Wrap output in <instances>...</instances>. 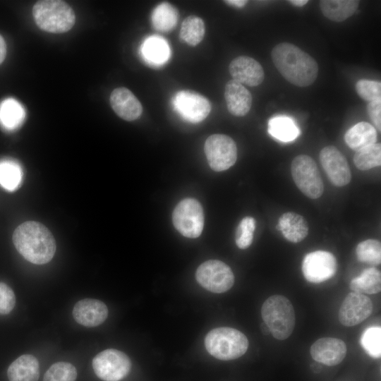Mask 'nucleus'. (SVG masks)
Here are the masks:
<instances>
[{
	"label": "nucleus",
	"mask_w": 381,
	"mask_h": 381,
	"mask_svg": "<svg viewBox=\"0 0 381 381\" xmlns=\"http://www.w3.org/2000/svg\"><path fill=\"white\" fill-rule=\"evenodd\" d=\"M255 220L253 217H246L240 222L236 232V244L240 249L248 248L253 241Z\"/></svg>",
	"instance_id": "obj_35"
},
{
	"label": "nucleus",
	"mask_w": 381,
	"mask_h": 381,
	"mask_svg": "<svg viewBox=\"0 0 381 381\" xmlns=\"http://www.w3.org/2000/svg\"><path fill=\"white\" fill-rule=\"evenodd\" d=\"M195 278L204 289L217 294L229 290L235 280L231 269L218 260L202 262L196 270Z\"/></svg>",
	"instance_id": "obj_8"
},
{
	"label": "nucleus",
	"mask_w": 381,
	"mask_h": 381,
	"mask_svg": "<svg viewBox=\"0 0 381 381\" xmlns=\"http://www.w3.org/2000/svg\"><path fill=\"white\" fill-rule=\"evenodd\" d=\"M172 220L175 228L183 236L198 238L204 226V214L201 205L194 198L182 200L174 210Z\"/></svg>",
	"instance_id": "obj_7"
},
{
	"label": "nucleus",
	"mask_w": 381,
	"mask_h": 381,
	"mask_svg": "<svg viewBox=\"0 0 381 381\" xmlns=\"http://www.w3.org/2000/svg\"><path fill=\"white\" fill-rule=\"evenodd\" d=\"M278 230L290 242L299 243L306 238L309 227L306 219L296 212H286L279 219Z\"/></svg>",
	"instance_id": "obj_20"
},
{
	"label": "nucleus",
	"mask_w": 381,
	"mask_h": 381,
	"mask_svg": "<svg viewBox=\"0 0 381 381\" xmlns=\"http://www.w3.org/2000/svg\"><path fill=\"white\" fill-rule=\"evenodd\" d=\"M92 368L99 379L104 381H119L129 374L131 361L125 353L109 349L95 356Z\"/></svg>",
	"instance_id": "obj_9"
},
{
	"label": "nucleus",
	"mask_w": 381,
	"mask_h": 381,
	"mask_svg": "<svg viewBox=\"0 0 381 381\" xmlns=\"http://www.w3.org/2000/svg\"><path fill=\"white\" fill-rule=\"evenodd\" d=\"M360 1L357 0H322L320 7L323 15L334 22H342L357 10Z\"/></svg>",
	"instance_id": "obj_23"
},
{
	"label": "nucleus",
	"mask_w": 381,
	"mask_h": 381,
	"mask_svg": "<svg viewBox=\"0 0 381 381\" xmlns=\"http://www.w3.org/2000/svg\"><path fill=\"white\" fill-rule=\"evenodd\" d=\"M77 371L73 365L60 361L54 363L45 373L43 381H75Z\"/></svg>",
	"instance_id": "obj_34"
},
{
	"label": "nucleus",
	"mask_w": 381,
	"mask_h": 381,
	"mask_svg": "<svg viewBox=\"0 0 381 381\" xmlns=\"http://www.w3.org/2000/svg\"><path fill=\"white\" fill-rule=\"evenodd\" d=\"M229 71L232 80L250 87L260 85L265 79V72L260 64L247 56L234 59L229 64Z\"/></svg>",
	"instance_id": "obj_15"
},
{
	"label": "nucleus",
	"mask_w": 381,
	"mask_h": 381,
	"mask_svg": "<svg viewBox=\"0 0 381 381\" xmlns=\"http://www.w3.org/2000/svg\"><path fill=\"white\" fill-rule=\"evenodd\" d=\"M273 64L281 75L290 83L307 87L316 80L318 66L308 53L289 42H281L272 50Z\"/></svg>",
	"instance_id": "obj_1"
},
{
	"label": "nucleus",
	"mask_w": 381,
	"mask_h": 381,
	"mask_svg": "<svg viewBox=\"0 0 381 381\" xmlns=\"http://www.w3.org/2000/svg\"><path fill=\"white\" fill-rule=\"evenodd\" d=\"M12 238L18 252L33 264H46L55 254L56 245L52 234L38 222L22 223L15 229Z\"/></svg>",
	"instance_id": "obj_2"
},
{
	"label": "nucleus",
	"mask_w": 381,
	"mask_h": 381,
	"mask_svg": "<svg viewBox=\"0 0 381 381\" xmlns=\"http://www.w3.org/2000/svg\"><path fill=\"white\" fill-rule=\"evenodd\" d=\"M74 320L87 327H97L103 323L108 316V308L104 303L94 298L78 301L73 309Z\"/></svg>",
	"instance_id": "obj_17"
},
{
	"label": "nucleus",
	"mask_w": 381,
	"mask_h": 381,
	"mask_svg": "<svg viewBox=\"0 0 381 381\" xmlns=\"http://www.w3.org/2000/svg\"><path fill=\"white\" fill-rule=\"evenodd\" d=\"M356 255L361 262L379 265L381 262V243L375 239L363 241L356 246Z\"/></svg>",
	"instance_id": "obj_32"
},
{
	"label": "nucleus",
	"mask_w": 381,
	"mask_h": 381,
	"mask_svg": "<svg viewBox=\"0 0 381 381\" xmlns=\"http://www.w3.org/2000/svg\"><path fill=\"white\" fill-rule=\"evenodd\" d=\"M175 109L185 120L196 123L205 119L211 111L207 98L193 90H181L173 97Z\"/></svg>",
	"instance_id": "obj_11"
},
{
	"label": "nucleus",
	"mask_w": 381,
	"mask_h": 381,
	"mask_svg": "<svg viewBox=\"0 0 381 381\" xmlns=\"http://www.w3.org/2000/svg\"><path fill=\"white\" fill-rule=\"evenodd\" d=\"M368 114L376 131H381V100L370 102L367 105Z\"/></svg>",
	"instance_id": "obj_38"
},
{
	"label": "nucleus",
	"mask_w": 381,
	"mask_h": 381,
	"mask_svg": "<svg viewBox=\"0 0 381 381\" xmlns=\"http://www.w3.org/2000/svg\"><path fill=\"white\" fill-rule=\"evenodd\" d=\"M110 104L114 112L128 121L136 120L143 112V107L138 99L124 87H117L111 92Z\"/></svg>",
	"instance_id": "obj_18"
},
{
	"label": "nucleus",
	"mask_w": 381,
	"mask_h": 381,
	"mask_svg": "<svg viewBox=\"0 0 381 381\" xmlns=\"http://www.w3.org/2000/svg\"><path fill=\"white\" fill-rule=\"evenodd\" d=\"M353 292L363 294H375L381 290L380 271L375 267L365 269L359 276L353 278L349 284Z\"/></svg>",
	"instance_id": "obj_25"
},
{
	"label": "nucleus",
	"mask_w": 381,
	"mask_h": 381,
	"mask_svg": "<svg viewBox=\"0 0 381 381\" xmlns=\"http://www.w3.org/2000/svg\"><path fill=\"white\" fill-rule=\"evenodd\" d=\"M179 18L178 9L171 4L163 2L158 4L151 15V23L159 32H170L176 25Z\"/></svg>",
	"instance_id": "obj_24"
},
{
	"label": "nucleus",
	"mask_w": 381,
	"mask_h": 381,
	"mask_svg": "<svg viewBox=\"0 0 381 381\" xmlns=\"http://www.w3.org/2000/svg\"><path fill=\"white\" fill-rule=\"evenodd\" d=\"M224 3H226L228 5L235 6V7L242 8L248 3V1L246 0H226L224 1Z\"/></svg>",
	"instance_id": "obj_40"
},
{
	"label": "nucleus",
	"mask_w": 381,
	"mask_h": 381,
	"mask_svg": "<svg viewBox=\"0 0 381 381\" xmlns=\"http://www.w3.org/2000/svg\"><path fill=\"white\" fill-rule=\"evenodd\" d=\"M32 15L40 29L52 33L67 32L75 22L73 10L65 1L59 0L37 1L32 8Z\"/></svg>",
	"instance_id": "obj_5"
},
{
	"label": "nucleus",
	"mask_w": 381,
	"mask_h": 381,
	"mask_svg": "<svg viewBox=\"0 0 381 381\" xmlns=\"http://www.w3.org/2000/svg\"><path fill=\"white\" fill-rule=\"evenodd\" d=\"M142 52L145 59L150 63L161 64L167 60L169 49L164 40L153 36L145 41Z\"/></svg>",
	"instance_id": "obj_29"
},
{
	"label": "nucleus",
	"mask_w": 381,
	"mask_h": 381,
	"mask_svg": "<svg viewBox=\"0 0 381 381\" xmlns=\"http://www.w3.org/2000/svg\"><path fill=\"white\" fill-rule=\"evenodd\" d=\"M310 353L315 361L328 366H334L344 359L346 346L341 339L323 337L312 344Z\"/></svg>",
	"instance_id": "obj_16"
},
{
	"label": "nucleus",
	"mask_w": 381,
	"mask_h": 381,
	"mask_svg": "<svg viewBox=\"0 0 381 381\" xmlns=\"http://www.w3.org/2000/svg\"><path fill=\"white\" fill-rule=\"evenodd\" d=\"M261 315L272 336L284 340L292 334L295 326V313L291 301L284 296L274 295L262 304Z\"/></svg>",
	"instance_id": "obj_3"
},
{
	"label": "nucleus",
	"mask_w": 381,
	"mask_h": 381,
	"mask_svg": "<svg viewBox=\"0 0 381 381\" xmlns=\"http://www.w3.org/2000/svg\"><path fill=\"white\" fill-rule=\"evenodd\" d=\"M205 32V23L200 17L190 15L181 23L180 37L190 46L198 45L203 39Z\"/></svg>",
	"instance_id": "obj_28"
},
{
	"label": "nucleus",
	"mask_w": 381,
	"mask_h": 381,
	"mask_svg": "<svg viewBox=\"0 0 381 381\" xmlns=\"http://www.w3.org/2000/svg\"><path fill=\"white\" fill-rule=\"evenodd\" d=\"M205 346L213 357L229 361L242 356L248 350V340L239 330L231 327H217L205 336Z\"/></svg>",
	"instance_id": "obj_4"
},
{
	"label": "nucleus",
	"mask_w": 381,
	"mask_h": 381,
	"mask_svg": "<svg viewBox=\"0 0 381 381\" xmlns=\"http://www.w3.org/2000/svg\"><path fill=\"white\" fill-rule=\"evenodd\" d=\"M289 2L295 6L302 7L305 6L308 2V0H289Z\"/></svg>",
	"instance_id": "obj_41"
},
{
	"label": "nucleus",
	"mask_w": 381,
	"mask_h": 381,
	"mask_svg": "<svg viewBox=\"0 0 381 381\" xmlns=\"http://www.w3.org/2000/svg\"><path fill=\"white\" fill-rule=\"evenodd\" d=\"M23 176L20 165L12 160L0 162V185L7 190H15L21 182Z\"/></svg>",
	"instance_id": "obj_31"
},
{
	"label": "nucleus",
	"mask_w": 381,
	"mask_h": 381,
	"mask_svg": "<svg viewBox=\"0 0 381 381\" xmlns=\"http://www.w3.org/2000/svg\"><path fill=\"white\" fill-rule=\"evenodd\" d=\"M373 305L365 294L351 291L344 299L339 310V320L346 327H353L364 321L372 313Z\"/></svg>",
	"instance_id": "obj_14"
},
{
	"label": "nucleus",
	"mask_w": 381,
	"mask_h": 381,
	"mask_svg": "<svg viewBox=\"0 0 381 381\" xmlns=\"http://www.w3.org/2000/svg\"><path fill=\"white\" fill-rule=\"evenodd\" d=\"M268 132L274 138L289 142L299 135V129L289 117L278 116L271 119L268 123Z\"/></svg>",
	"instance_id": "obj_27"
},
{
	"label": "nucleus",
	"mask_w": 381,
	"mask_h": 381,
	"mask_svg": "<svg viewBox=\"0 0 381 381\" xmlns=\"http://www.w3.org/2000/svg\"><path fill=\"white\" fill-rule=\"evenodd\" d=\"M25 110L16 99L8 98L0 104V123L7 130L18 128L24 121Z\"/></svg>",
	"instance_id": "obj_26"
},
{
	"label": "nucleus",
	"mask_w": 381,
	"mask_h": 381,
	"mask_svg": "<svg viewBox=\"0 0 381 381\" xmlns=\"http://www.w3.org/2000/svg\"><path fill=\"white\" fill-rule=\"evenodd\" d=\"M16 296L12 289L4 282H0V314H8L14 308Z\"/></svg>",
	"instance_id": "obj_37"
},
{
	"label": "nucleus",
	"mask_w": 381,
	"mask_h": 381,
	"mask_svg": "<svg viewBox=\"0 0 381 381\" xmlns=\"http://www.w3.org/2000/svg\"><path fill=\"white\" fill-rule=\"evenodd\" d=\"M361 345L372 358L381 356V327L370 326L366 328L361 336Z\"/></svg>",
	"instance_id": "obj_33"
},
{
	"label": "nucleus",
	"mask_w": 381,
	"mask_h": 381,
	"mask_svg": "<svg viewBox=\"0 0 381 381\" xmlns=\"http://www.w3.org/2000/svg\"><path fill=\"white\" fill-rule=\"evenodd\" d=\"M204 151L210 168L222 171L232 167L237 159L234 140L224 134H213L205 140Z\"/></svg>",
	"instance_id": "obj_10"
},
{
	"label": "nucleus",
	"mask_w": 381,
	"mask_h": 381,
	"mask_svg": "<svg viewBox=\"0 0 381 381\" xmlns=\"http://www.w3.org/2000/svg\"><path fill=\"white\" fill-rule=\"evenodd\" d=\"M319 157L332 184L342 187L351 181V172L347 159L336 147H325L321 150Z\"/></svg>",
	"instance_id": "obj_13"
},
{
	"label": "nucleus",
	"mask_w": 381,
	"mask_h": 381,
	"mask_svg": "<svg viewBox=\"0 0 381 381\" xmlns=\"http://www.w3.org/2000/svg\"><path fill=\"white\" fill-rule=\"evenodd\" d=\"M6 54V45L2 36L0 35V64L4 61Z\"/></svg>",
	"instance_id": "obj_39"
},
{
	"label": "nucleus",
	"mask_w": 381,
	"mask_h": 381,
	"mask_svg": "<svg viewBox=\"0 0 381 381\" xmlns=\"http://www.w3.org/2000/svg\"><path fill=\"white\" fill-rule=\"evenodd\" d=\"M357 94L368 102L381 100V83L365 79L359 80L356 84Z\"/></svg>",
	"instance_id": "obj_36"
},
{
	"label": "nucleus",
	"mask_w": 381,
	"mask_h": 381,
	"mask_svg": "<svg viewBox=\"0 0 381 381\" xmlns=\"http://www.w3.org/2000/svg\"><path fill=\"white\" fill-rule=\"evenodd\" d=\"M337 267V261L333 254L328 251L316 250L304 257L302 272L308 282L318 284L332 278Z\"/></svg>",
	"instance_id": "obj_12"
},
{
	"label": "nucleus",
	"mask_w": 381,
	"mask_h": 381,
	"mask_svg": "<svg viewBox=\"0 0 381 381\" xmlns=\"http://www.w3.org/2000/svg\"><path fill=\"white\" fill-rule=\"evenodd\" d=\"M291 176L298 188L308 198L317 199L324 191V185L315 160L307 155L296 156L291 162Z\"/></svg>",
	"instance_id": "obj_6"
},
{
	"label": "nucleus",
	"mask_w": 381,
	"mask_h": 381,
	"mask_svg": "<svg viewBox=\"0 0 381 381\" xmlns=\"http://www.w3.org/2000/svg\"><path fill=\"white\" fill-rule=\"evenodd\" d=\"M7 375L9 381H37L39 362L32 355H22L9 365Z\"/></svg>",
	"instance_id": "obj_21"
},
{
	"label": "nucleus",
	"mask_w": 381,
	"mask_h": 381,
	"mask_svg": "<svg viewBox=\"0 0 381 381\" xmlns=\"http://www.w3.org/2000/svg\"><path fill=\"white\" fill-rule=\"evenodd\" d=\"M353 163L357 169L366 171L381 165V145L375 143L356 152Z\"/></svg>",
	"instance_id": "obj_30"
},
{
	"label": "nucleus",
	"mask_w": 381,
	"mask_h": 381,
	"mask_svg": "<svg viewBox=\"0 0 381 381\" xmlns=\"http://www.w3.org/2000/svg\"><path fill=\"white\" fill-rule=\"evenodd\" d=\"M344 138L346 145L357 152L376 143L377 131L370 123L361 121L349 128Z\"/></svg>",
	"instance_id": "obj_22"
},
{
	"label": "nucleus",
	"mask_w": 381,
	"mask_h": 381,
	"mask_svg": "<svg viewBox=\"0 0 381 381\" xmlns=\"http://www.w3.org/2000/svg\"><path fill=\"white\" fill-rule=\"evenodd\" d=\"M224 98L228 111L236 116L246 115L252 106L253 97L250 91L232 79L225 85Z\"/></svg>",
	"instance_id": "obj_19"
}]
</instances>
